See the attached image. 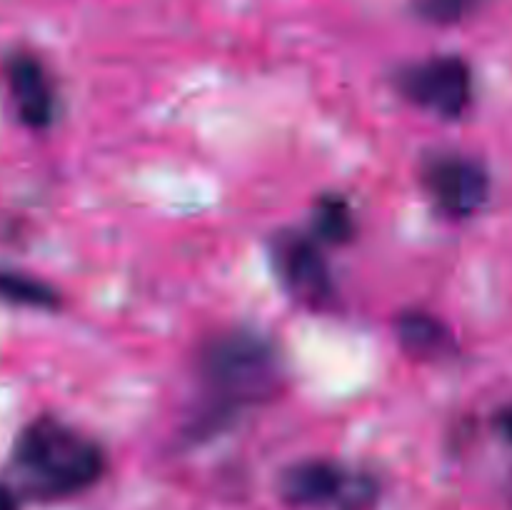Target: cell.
I'll use <instances>...</instances> for the list:
<instances>
[{
    "label": "cell",
    "instance_id": "cell-1",
    "mask_svg": "<svg viewBox=\"0 0 512 510\" xmlns=\"http://www.w3.org/2000/svg\"><path fill=\"white\" fill-rule=\"evenodd\" d=\"M200 403L188 423L193 440L210 438L235 418L273 398L280 380L275 345L255 330H223L205 340L195 360Z\"/></svg>",
    "mask_w": 512,
    "mask_h": 510
},
{
    "label": "cell",
    "instance_id": "cell-2",
    "mask_svg": "<svg viewBox=\"0 0 512 510\" xmlns=\"http://www.w3.org/2000/svg\"><path fill=\"white\" fill-rule=\"evenodd\" d=\"M13 460L25 488L45 500L83 493L105 470L100 445L55 418L33 420L15 440Z\"/></svg>",
    "mask_w": 512,
    "mask_h": 510
},
{
    "label": "cell",
    "instance_id": "cell-3",
    "mask_svg": "<svg viewBox=\"0 0 512 510\" xmlns=\"http://www.w3.org/2000/svg\"><path fill=\"white\" fill-rule=\"evenodd\" d=\"M280 495L290 505L338 510H370L378 500V485L363 473H348L330 460H303L290 465L280 478Z\"/></svg>",
    "mask_w": 512,
    "mask_h": 510
},
{
    "label": "cell",
    "instance_id": "cell-4",
    "mask_svg": "<svg viewBox=\"0 0 512 510\" xmlns=\"http://www.w3.org/2000/svg\"><path fill=\"white\" fill-rule=\"evenodd\" d=\"M395 83L410 103L440 118H460L473 103V73L458 55H435L408 65Z\"/></svg>",
    "mask_w": 512,
    "mask_h": 510
},
{
    "label": "cell",
    "instance_id": "cell-5",
    "mask_svg": "<svg viewBox=\"0 0 512 510\" xmlns=\"http://www.w3.org/2000/svg\"><path fill=\"white\" fill-rule=\"evenodd\" d=\"M423 183L433 203L453 218H470L490 195L488 170L478 160L460 153H443L428 160Z\"/></svg>",
    "mask_w": 512,
    "mask_h": 510
},
{
    "label": "cell",
    "instance_id": "cell-6",
    "mask_svg": "<svg viewBox=\"0 0 512 510\" xmlns=\"http://www.w3.org/2000/svg\"><path fill=\"white\" fill-rule=\"evenodd\" d=\"M273 258L275 270L293 298L313 308H320L333 298V275L315 238L300 233L278 235L273 245Z\"/></svg>",
    "mask_w": 512,
    "mask_h": 510
},
{
    "label": "cell",
    "instance_id": "cell-7",
    "mask_svg": "<svg viewBox=\"0 0 512 510\" xmlns=\"http://www.w3.org/2000/svg\"><path fill=\"white\" fill-rule=\"evenodd\" d=\"M8 88L20 120L30 128H48L55 118V90L43 65L30 55L8 63Z\"/></svg>",
    "mask_w": 512,
    "mask_h": 510
},
{
    "label": "cell",
    "instance_id": "cell-8",
    "mask_svg": "<svg viewBox=\"0 0 512 510\" xmlns=\"http://www.w3.org/2000/svg\"><path fill=\"white\" fill-rule=\"evenodd\" d=\"M395 330H398V340L403 350L413 358L433 360L453 350V335L445 328L443 320L423 313V310H410V313L400 315Z\"/></svg>",
    "mask_w": 512,
    "mask_h": 510
},
{
    "label": "cell",
    "instance_id": "cell-9",
    "mask_svg": "<svg viewBox=\"0 0 512 510\" xmlns=\"http://www.w3.org/2000/svg\"><path fill=\"white\" fill-rule=\"evenodd\" d=\"M0 300L10 305H23V308L53 310L60 305V293L53 285L33 275L0 270Z\"/></svg>",
    "mask_w": 512,
    "mask_h": 510
},
{
    "label": "cell",
    "instance_id": "cell-10",
    "mask_svg": "<svg viewBox=\"0 0 512 510\" xmlns=\"http://www.w3.org/2000/svg\"><path fill=\"white\" fill-rule=\"evenodd\" d=\"M313 230L318 235L313 238L325 240V243H345L353 238L355 220L350 213L348 203L343 198H323L315 205Z\"/></svg>",
    "mask_w": 512,
    "mask_h": 510
},
{
    "label": "cell",
    "instance_id": "cell-11",
    "mask_svg": "<svg viewBox=\"0 0 512 510\" xmlns=\"http://www.w3.org/2000/svg\"><path fill=\"white\" fill-rule=\"evenodd\" d=\"M418 18L433 25H455L475 13L480 0H410Z\"/></svg>",
    "mask_w": 512,
    "mask_h": 510
},
{
    "label": "cell",
    "instance_id": "cell-12",
    "mask_svg": "<svg viewBox=\"0 0 512 510\" xmlns=\"http://www.w3.org/2000/svg\"><path fill=\"white\" fill-rule=\"evenodd\" d=\"M495 423H498L500 433H503L505 438H508L510 443H512V405H508V408L500 410L498 418H495Z\"/></svg>",
    "mask_w": 512,
    "mask_h": 510
},
{
    "label": "cell",
    "instance_id": "cell-13",
    "mask_svg": "<svg viewBox=\"0 0 512 510\" xmlns=\"http://www.w3.org/2000/svg\"><path fill=\"white\" fill-rule=\"evenodd\" d=\"M0 510H20L15 493L3 483H0Z\"/></svg>",
    "mask_w": 512,
    "mask_h": 510
}]
</instances>
